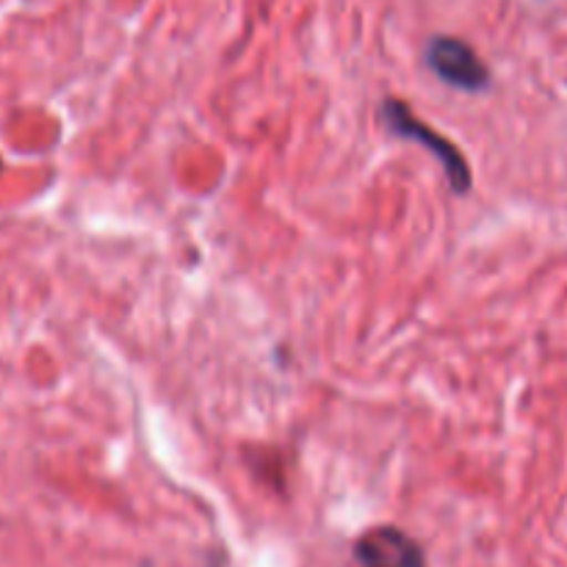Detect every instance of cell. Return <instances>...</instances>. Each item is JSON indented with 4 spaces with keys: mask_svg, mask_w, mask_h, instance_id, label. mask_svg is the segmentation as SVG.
I'll use <instances>...</instances> for the list:
<instances>
[{
    "mask_svg": "<svg viewBox=\"0 0 567 567\" xmlns=\"http://www.w3.org/2000/svg\"><path fill=\"white\" fill-rule=\"evenodd\" d=\"M382 122H385V127L393 136L410 138V142L424 144L426 150H432V155L441 161L443 172H446L449 177V186H452L454 194L463 197V194L471 192L474 177H471V166L468 161H465V155L460 153L446 136L432 131L426 122L415 120L413 111L408 109V103H402V100H385V103H382Z\"/></svg>",
    "mask_w": 567,
    "mask_h": 567,
    "instance_id": "obj_1",
    "label": "cell"
},
{
    "mask_svg": "<svg viewBox=\"0 0 567 567\" xmlns=\"http://www.w3.org/2000/svg\"><path fill=\"white\" fill-rule=\"evenodd\" d=\"M426 64L437 78L463 92H482L491 81V72L482 64L480 55L465 42L454 37H435L426 48Z\"/></svg>",
    "mask_w": 567,
    "mask_h": 567,
    "instance_id": "obj_2",
    "label": "cell"
},
{
    "mask_svg": "<svg viewBox=\"0 0 567 567\" xmlns=\"http://www.w3.org/2000/svg\"><path fill=\"white\" fill-rule=\"evenodd\" d=\"M360 567H424V551L396 526H377L354 546Z\"/></svg>",
    "mask_w": 567,
    "mask_h": 567,
    "instance_id": "obj_3",
    "label": "cell"
}]
</instances>
